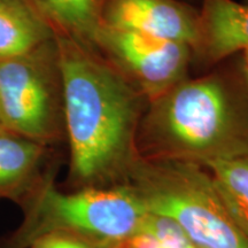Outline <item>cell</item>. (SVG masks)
Here are the masks:
<instances>
[{"mask_svg":"<svg viewBox=\"0 0 248 248\" xmlns=\"http://www.w3.org/2000/svg\"><path fill=\"white\" fill-rule=\"evenodd\" d=\"M208 170L226 209L248 238V150L206 161Z\"/></svg>","mask_w":248,"mask_h":248,"instance_id":"12","label":"cell"},{"mask_svg":"<svg viewBox=\"0 0 248 248\" xmlns=\"http://www.w3.org/2000/svg\"><path fill=\"white\" fill-rule=\"evenodd\" d=\"M123 184L148 212L175 221L198 248H248V238L226 209L203 166L169 157L133 161Z\"/></svg>","mask_w":248,"mask_h":248,"instance_id":"4","label":"cell"},{"mask_svg":"<svg viewBox=\"0 0 248 248\" xmlns=\"http://www.w3.org/2000/svg\"><path fill=\"white\" fill-rule=\"evenodd\" d=\"M29 248H99L82 238L64 231H52L32 241Z\"/></svg>","mask_w":248,"mask_h":248,"instance_id":"14","label":"cell"},{"mask_svg":"<svg viewBox=\"0 0 248 248\" xmlns=\"http://www.w3.org/2000/svg\"><path fill=\"white\" fill-rule=\"evenodd\" d=\"M243 59H244V75L248 80V46L243 49Z\"/></svg>","mask_w":248,"mask_h":248,"instance_id":"15","label":"cell"},{"mask_svg":"<svg viewBox=\"0 0 248 248\" xmlns=\"http://www.w3.org/2000/svg\"><path fill=\"white\" fill-rule=\"evenodd\" d=\"M244 4H246V5H248V0H244Z\"/></svg>","mask_w":248,"mask_h":248,"instance_id":"17","label":"cell"},{"mask_svg":"<svg viewBox=\"0 0 248 248\" xmlns=\"http://www.w3.org/2000/svg\"><path fill=\"white\" fill-rule=\"evenodd\" d=\"M20 208L22 222L1 239V248H29L52 231L69 232L99 248H124L148 214L128 185L64 192L55 185L54 170Z\"/></svg>","mask_w":248,"mask_h":248,"instance_id":"3","label":"cell"},{"mask_svg":"<svg viewBox=\"0 0 248 248\" xmlns=\"http://www.w3.org/2000/svg\"><path fill=\"white\" fill-rule=\"evenodd\" d=\"M199 37L193 53L215 63L248 46V5L235 0H201Z\"/></svg>","mask_w":248,"mask_h":248,"instance_id":"9","label":"cell"},{"mask_svg":"<svg viewBox=\"0 0 248 248\" xmlns=\"http://www.w3.org/2000/svg\"><path fill=\"white\" fill-rule=\"evenodd\" d=\"M55 39L71 191L123 184L139 155L144 94L97 49L64 36L55 35Z\"/></svg>","mask_w":248,"mask_h":248,"instance_id":"1","label":"cell"},{"mask_svg":"<svg viewBox=\"0 0 248 248\" xmlns=\"http://www.w3.org/2000/svg\"><path fill=\"white\" fill-rule=\"evenodd\" d=\"M95 49L150 100L184 80L193 54L185 43L105 26Z\"/></svg>","mask_w":248,"mask_h":248,"instance_id":"6","label":"cell"},{"mask_svg":"<svg viewBox=\"0 0 248 248\" xmlns=\"http://www.w3.org/2000/svg\"><path fill=\"white\" fill-rule=\"evenodd\" d=\"M49 146L9 131L0 132V201L21 207L53 169L47 164Z\"/></svg>","mask_w":248,"mask_h":248,"instance_id":"8","label":"cell"},{"mask_svg":"<svg viewBox=\"0 0 248 248\" xmlns=\"http://www.w3.org/2000/svg\"><path fill=\"white\" fill-rule=\"evenodd\" d=\"M0 114L7 131L46 146L66 137L55 37L27 53L0 61Z\"/></svg>","mask_w":248,"mask_h":248,"instance_id":"5","label":"cell"},{"mask_svg":"<svg viewBox=\"0 0 248 248\" xmlns=\"http://www.w3.org/2000/svg\"><path fill=\"white\" fill-rule=\"evenodd\" d=\"M1 131H7V130L5 129L4 122H2V119H1V114H0V132Z\"/></svg>","mask_w":248,"mask_h":248,"instance_id":"16","label":"cell"},{"mask_svg":"<svg viewBox=\"0 0 248 248\" xmlns=\"http://www.w3.org/2000/svg\"><path fill=\"white\" fill-rule=\"evenodd\" d=\"M54 37L30 0H0V61L27 53Z\"/></svg>","mask_w":248,"mask_h":248,"instance_id":"10","label":"cell"},{"mask_svg":"<svg viewBox=\"0 0 248 248\" xmlns=\"http://www.w3.org/2000/svg\"><path fill=\"white\" fill-rule=\"evenodd\" d=\"M141 156L202 164L248 150V80L237 84L219 75L182 80L151 100L141 117L137 145Z\"/></svg>","mask_w":248,"mask_h":248,"instance_id":"2","label":"cell"},{"mask_svg":"<svg viewBox=\"0 0 248 248\" xmlns=\"http://www.w3.org/2000/svg\"><path fill=\"white\" fill-rule=\"evenodd\" d=\"M140 232L153 248H198L177 223L159 214L148 212Z\"/></svg>","mask_w":248,"mask_h":248,"instance_id":"13","label":"cell"},{"mask_svg":"<svg viewBox=\"0 0 248 248\" xmlns=\"http://www.w3.org/2000/svg\"><path fill=\"white\" fill-rule=\"evenodd\" d=\"M102 26L185 43L193 51L200 15L182 0H106Z\"/></svg>","mask_w":248,"mask_h":248,"instance_id":"7","label":"cell"},{"mask_svg":"<svg viewBox=\"0 0 248 248\" xmlns=\"http://www.w3.org/2000/svg\"><path fill=\"white\" fill-rule=\"evenodd\" d=\"M55 35L95 49L106 0H30Z\"/></svg>","mask_w":248,"mask_h":248,"instance_id":"11","label":"cell"}]
</instances>
